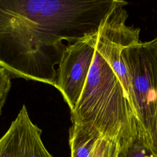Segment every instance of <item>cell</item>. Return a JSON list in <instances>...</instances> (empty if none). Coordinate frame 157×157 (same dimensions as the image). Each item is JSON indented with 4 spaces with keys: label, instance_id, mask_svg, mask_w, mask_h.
<instances>
[{
    "label": "cell",
    "instance_id": "cell-1",
    "mask_svg": "<svg viewBox=\"0 0 157 157\" xmlns=\"http://www.w3.org/2000/svg\"><path fill=\"white\" fill-rule=\"evenodd\" d=\"M120 0H0V66L55 86L66 49L97 34Z\"/></svg>",
    "mask_w": 157,
    "mask_h": 157
},
{
    "label": "cell",
    "instance_id": "cell-6",
    "mask_svg": "<svg viewBox=\"0 0 157 157\" xmlns=\"http://www.w3.org/2000/svg\"><path fill=\"white\" fill-rule=\"evenodd\" d=\"M69 133L71 157H93L98 141L102 136L94 129L77 124H72Z\"/></svg>",
    "mask_w": 157,
    "mask_h": 157
},
{
    "label": "cell",
    "instance_id": "cell-11",
    "mask_svg": "<svg viewBox=\"0 0 157 157\" xmlns=\"http://www.w3.org/2000/svg\"><path fill=\"white\" fill-rule=\"evenodd\" d=\"M157 39V37H156ZM148 145L151 148V149L157 155V115H156V126L154 132L148 142Z\"/></svg>",
    "mask_w": 157,
    "mask_h": 157
},
{
    "label": "cell",
    "instance_id": "cell-7",
    "mask_svg": "<svg viewBox=\"0 0 157 157\" xmlns=\"http://www.w3.org/2000/svg\"><path fill=\"white\" fill-rule=\"evenodd\" d=\"M118 157H157L148 145L143 134L137 136L124 146L120 147Z\"/></svg>",
    "mask_w": 157,
    "mask_h": 157
},
{
    "label": "cell",
    "instance_id": "cell-2",
    "mask_svg": "<svg viewBox=\"0 0 157 157\" xmlns=\"http://www.w3.org/2000/svg\"><path fill=\"white\" fill-rule=\"evenodd\" d=\"M127 4L120 0L102 22L84 89L71 112L72 124L94 129L120 147L139 132L135 112L113 63L117 36L128 17L124 9Z\"/></svg>",
    "mask_w": 157,
    "mask_h": 157
},
{
    "label": "cell",
    "instance_id": "cell-4",
    "mask_svg": "<svg viewBox=\"0 0 157 157\" xmlns=\"http://www.w3.org/2000/svg\"><path fill=\"white\" fill-rule=\"evenodd\" d=\"M98 34L70 45L57 67L55 87L61 93L71 112L75 110L84 89L94 56Z\"/></svg>",
    "mask_w": 157,
    "mask_h": 157
},
{
    "label": "cell",
    "instance_id": "cell-3",
    "mask_svg": "<svg viewBox=\"0 0 157 157\" xmlns=\"http://www.w3.org/2000/svg\"><path fill=\"white\" fill-rule=\"evenodd\" d=\"M121 55L130 78L138 129L148 144L157 115V39L128 46Z\"/></svg>",
    "mask_w": 157,
    "mask_h": 157
},
{
    "label": "cell",
    "instance_id": "cell-5",
    "mask_svg": "<svg viewBox=\"0 0 157 157\" xmlns=\"http://www.w3.org/2000/svg\"><path fill=\"white\" fill-rule=\"evenodd\" d=\"M41 134L23 105L0 140V157H55L45 148Z\"/></svg>",
    "mask_w": 157,
    "mask_h": 157
},
{
    "label": "cell",
    "instance_id": "cell-10",
    "mask_svg": "<svg viewBox=\"0 0 157 157\" xmlns=\"http://www.w3.org/2000/svg\"><path fill=\"white\" fill-rule=\"evenodd\" d=\"M108 139H109L102 136L98 140L93 157H102Z\"/></svg>",
    "mask_w": 157,
    "mask_h": 157
},
{
    "label": "cell",
    "instance_id": "cell-8",
    "mask_svg": "<svg viewBox=\"0 0 157 157\" xmlns=\"http://www.w3.org/2000/svg\"><path fill=\"white\" fill-rule=\"evenodd\" d=\"M10 73L5 68L0 66V113L10 90Z\"/></svg>",
    "mask_w": 157,
    "mask_h": 157
},
{
    "label": "cell",
    "instance_id": "cell-9",
    "mask_svg": "<svg viewBox=\"0 0 157 157\" xmlns=\"http://www.w3.org/2000/svg\"><path fill=\"white\" fill-rule=\"evenodd\" d=\"M120 146L116 142L108 139L102 157H118Z\"/></svg>",
    "mask_w": 157,
    "mask_h": 157
}]
</instances>
